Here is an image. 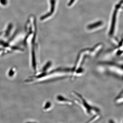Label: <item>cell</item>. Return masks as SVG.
Listing matches in <instances>:
<instances>
[{
    "mask_svg": "<svg viewBox=\"0 0 123 123\" xmlns=\"http://www.w3.org/2000/svg\"><path fill=\"white\" fill-rule=\"evenodd\" d=\"M72 95L75 103L82 110L85 114L88 116H94L99 114V110L97 108L90 105L85 99L77 92H73Z\"/></svg>",
    "mask_w": 123,
    "mask_h": 123,
    "instance_id": "obj_2",
    "label": "cell"
},
{
    "mask_svg": "<svg viewBox=\"0 0 123 123\" xmlns=\"http://www.w3.org/2000/svg\"><path fill=\"white\" fill-rule=\"evenodd\" d=\"M13 30V24L11 23H8L7 24L5 31H3L2 36L3 38L2 39L6 40L9 38L14 33H13L14 32Z\"/></svg>",
    "mask_w": 123,
    "mask_h": 123,
    "instance_id": "obj_3",
    "label": "cell"
},
{
    "mask_svg": "<svg viewBox=\"0 0 123 123\" xmlns=\"http://www.w3.org/2000/svg\"><path fill=\"white\" fill-rule=\"evenodd\" d=\"M3 34V31H0V38L1 37Z\"/></svg>",
    "mask_w": 123,
    "mask_h": 123,
    "instance_id": "obj_13",
    "label": "cell"
},
{
    "mask_svg": "<svg viewBox=\"0 0 123 123\" xmlns=\"http://www.w3.org/2000/svg\"><path fill=\"white\" fill-rule=\"evenodd\" d=\"M75 0H70V1L69 2L68 6H71V5H72L73 4L74 2L75 1Z\"/></svg>",
    "mask_w": 123,
    "mask_h": 123,
    "instance_id": "obj_12",
    "label": "cell"
},
{
    "mask_svg": "<svg viewBox=\"0 0 123 123\" xmlns=\"http://www.w3.org/2000/svg\"><path fill=\"white\" fill-rule=\"evenodd\" d=\"M36 20L35 16L30 15L25 25V34L23 43L24 46L29 45L31 41L36 39Z\"/></svg>",
    "mask_w": 123,
    "mask_h": 123,
    "instance_id": "obj_1",
    "label": "cell"
},
{
    "mask_svg": "<svg viewBox=\"0 0 123 123\" xmlns=\"http://www.w3.org/2000/svg\"><path fill=\"white\" fill-rule=\"evenodd\" d=\"M103 23L101 21L97 22L94 23L88 26V29L89 30H92V29H95L97 27L100 26L101 25H102Z\"/></svg>",
    "mask_w": 123,
    "mask_h": 123,
    "instance_id": "obj_8",
    "label": "cell"
},
{
    "mask_svg": "<svg viewBox=\"0 0 123 123\" xmlns=\"http://www.w3.org/2000/svg\"><path fill=\"white\" fill-rule=\"evenodd\" d=\"M56 100L57 103L60 105H65L68 106H72L73 105L74 103L70 99L66 98L61 95H58L56 98Z\"/></svg>",
    "mask_w": 123,
    "mask_h": 123,
    "instance_id": "obj_4",
    "label": "cell"
},
{
    "mask_svg": "<svg viewBox=\"0 0 123 123\" xmlns=\"http://www.w3.org/2000/svg\"><path fill=\"white\" fill-rule=\"evenodd\" d=\"M100 117V116L99 114L95 115L93 116V118L89 120V121L88 122V123H93V122H95L97 120H98Z\"/></svg>",
    "mask_w": 123,
    "mask_h": 123,
    "instance_id": "obj_10",
    "label": "cell"
},
{
    "mask_svg": "<svg viewBox=\"0 0 123 123\" xmlns=\"http://www.w3.org/2000/svg\"><path fill=\"white\" fill-rule=\"evenodd\" d=\"M116 11H115L114 12L113 14V17H112V24L111 26V29L110 32V34L111 35H112L114 33V27L115 24L116 20Z\"/></svg>",
    "mask_w": 123,
    "mask_h": 123,
    "instance_id": "obj_6",
    "label": "cell"
},
{
    "mask_svg": "<svg viewBox=\"0 0 123 123\" xmlns=\"http://www.w3.org/2000/svg\"></svg>",
    "mask_w": 123,
    "mask_h": 123,
    "instance_id": "obj_14",
    "label": "cell"
},
{
    "mask_svg": "<svg viewBox=\"0 0 123 123\" xmlns=\"http://www.w3.org/2000/svg\"><path fill=\"white\" fill-rule=\"evenodd\" d=\"M53 108V105L50 102H46L44 104L43 110L45 111H49L52 110Z\"/></svg>",
    "mask_w": 123,
    "mask_h": 123,
    "instance_id": "obj_7",
    "label": "cell"
},
{
    "mask_svg": "<svg viewBox=\"0 0 123 123\" xmlns=\"http://www.w3.org/2000/svg\"><path fill=\"white\" fill-rule=\"evenodd\" d=\"M51 9L50 12L46 13V14L43 15L40 18L41 21H43L46 20V18L50 17L53 14L55 11V0H50Z\"/></svg>",
    "mask_w": 123,
    "mask_h": 123,
    "instance_id": "obj_5",
    "label": "cell"
},
{
    "mask_svg": "<svg viewBox=\"0 0 123 123\" xmlns=\"http://www.w3.org/2000/svg\"><path fill=\"white\" fill-rule=\"evenodd\" d=\"M9 0H0V6L2 7H6L8 5Z\"/></svg>",
    "mask_w": 123,
    "mask_h": 123,
    "instance_id": "obj_9",
    "label": "cell"
},
{
    "mask_svg": "<svg viewBox=\"0 0 123 123\" xmlns=\"http://www.w3.org/2000/svg\"><path fill=\"white\" fill-rule=\"evenodd\" d=\"M15 68H12L9 71V73H8V76L10 77H12L13 75L15 74Z\"/></svg>",
    "mask_w": 123,
    "mask_h": 123,
    "instance_id": "obj_11",
    "label": "cell"
}]
</instances>
